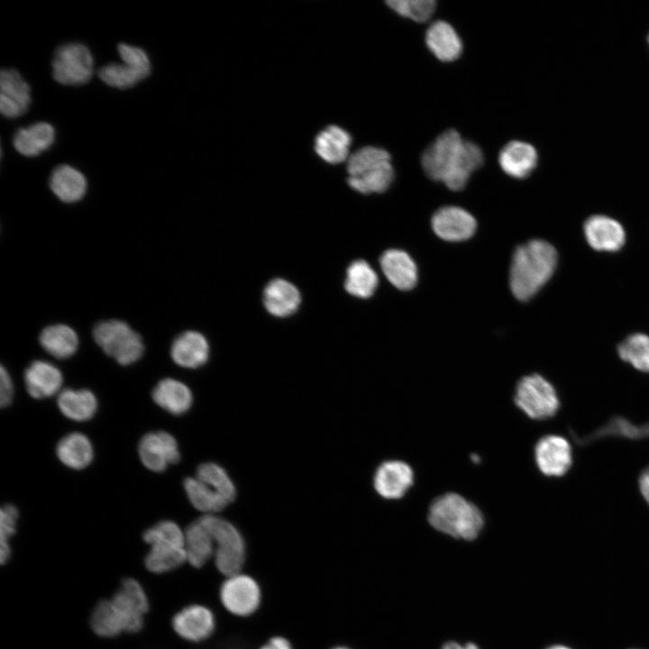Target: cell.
<instances>
[{"instance_id": "38", "label": "cell", "mask_w": 649, "mask_h": 649, "mask_svg": "<svg viewBox=\"0 0 649 649\" xmlns=\"http://www.w3.org/2000/svg\"><path fill=\"white\" fill-rule=\"evenodd\" d=\"M386 3L398 14L418 23L430 19L436 7L434 0H390Z\"/></svg>"}, {"instance_id": "21", "label": "cell", "mask_w": 649, "mask_h": 649, "mask_svg": "<svg viewBox=\"0 0 649 649\" xmlns=\"http://www.w3.org/2000/svg\"><path fill=\"white\" fill-rule=\"evenodd\" d=\"M537 152L533 145L521 141H511L498 154L502 170L515 178H526L537 164Z\"/></svg>"}, {"instance_id": "5", "label": "cell", "mask_w": 649, "mask_h": 649, "mask_svg": "<svg viewBox=\"0 0 649 649\" xmlns=\"http://www.w3.org/2000/svg\"><path fill=\"white\" fill-rule=\"evenodd\" d=\"M348 184L361 194L382 193L394 179L389 153L379 147L365 146L347 160Z\"/></svg>"}, {"instance_id": "31", "label": "cell", "mask_w": 649, "mask_h": 649, "mask_svg": "<svg viewBox=\"0 0 649 649\" xmlns=\"http://www.w3.org/2000/svg\"><path fill=\"white\" fill-rule=\"evenodd\" d=\"M184 489L193 507L206 514L218 512L231 503L217 488L196 477L187 478Z\"/></svg>"}, {"instance_id": "42", "label": "cell", "mask_w": 649, "mask_h": 649, "mask_svg": "<svg viewBox=\"0 0 649 649\" xmlns=\"http://www.w3.org/2000/svg\"><path fill=\"white\" fill-rule=\"evenodd\" d=\"M596 437L599 435L606 434H617L630 438L644 437L649 435V425L642 426H632L627 420L622 418L612 419L606 426H603L599 430V433L594 434Z\"/></svg>"}, {"instance_id": "14", "label": "cell", "mask_w": 649, "mask_h": 649, "mask_svg": "<svg viewBox=\"0 0 649 649\" xmlns=\"http://www.w3.org/2000/svg\"><path fill=\"white\" fill-rule=\"evenodd\" d=\"M415 473L404 461L388 460L381 462L373 476L375 491L385 499H400L413 486Z\"/></svg>"}, {"instance_id": "41", "label": "cell", "mask_w": 649, "mask_h": 649, "mask_svg": "<svg viewBox=\"0 0 649 649\" xmlns=\"http://www.w3.org/2000/svg\"><path fill=\"white\" fill-rule=\"evenodd\" d=\"M123 63L141 73L145 78L151 72V63L146 51L142 48L120 43L117 47Z\"/></svg>"}, {"instance_id": "46", "label": "cell", "mask_w": 649, "mask_h": 649, "mask_svg": "<svg viewBox=\"0 0 649 649\" xmlns=\"http://www.w3.org/2000/svg\"><path fill=\"white\" fill-rule=\"evenodd\" d=\"M441 649H480L475 644L473 643H466L464 644H462L458 642H447L445 643Z\"/></svg>"}, {"instance_id": "11", "label": "cell", "mask_w": 649, "mask_h": 649, "mask_svg": "<svg viewBox=\"0 0 649 649\" xmlns=\"http://www.w3.org/2000/svg\"><path fill=\"white\" fill-rule=\"evenodd\" d=\"M174 631L184 640L201 643L214 635L217 620L213 609L201 604H191L172 618Z\"/></svg>"}, {"instance_id": "9", "label": "cell", "mask_w": 649, "mask_h": 649, "mask_svg": "<svg viewBox=\"0 0 649 649\" xmlns=\"http://www.w3.org/2000/svg\"><path fill=\"white\" fill-rule=\"evenodd\" d=\"M52 77L64 86L87 84L94 74V58L90 50L80 42L59 46L53 55Z\"/></svg>"}, {"instance_id": "49", "label": "cell", "mask_w": 649, "mask_h": 649, "mask_svg": "<svg viewBox=\"0 0 649 649\" xmlns=\"http://www.w3.org/2000/svg\"><path fill=\"white\" fill-rule=\"evenodd\" d=\"M648 42H649V35H648Z\"/></svg>"}, {"instance_id": "34", "label": "cell", "mask_w": 649, "mask_h": 649, "mask_svg": "<svg viewBox=\"0 0 649 649\" xmlns=\"http://www.w3.org/2000/svg\"><path fill=\"white\" fill-rule=\"evenodd\" d=\"M187 561L185 547L174 545H151L145 557L146 568L155 573L172 571Z\"/></svg>"}, {"instance_id": "13", "label": "cell", "mask_w": 649, "mask_h": 649, "mask_svg": "<svg viewBox=\"0 0 649 649\" xmlns=\"http://www.w3.org/2000/svg\"><path fill=\"white\" fill-rule=\"evenodd\" d=\"M538 470L548 477L563 476L572 463L571 447L562 436L547 434L540 438L534 449Z\"/></svg>"}, {"instance_id": "43", "label": "cell", "mask_w": 649, "mask_h": 649, "mask_svg": "<svg viewBox=\"0 0 649 649\" xmlns=\"http://www.w3.org/2000/svg\"><path fill=\"white\" fill-rule=\"evenodd\" d=\"M14 396V385L10 374L7 370L1 366L0 368V405L2 407H7Z\"/></svg>"}, {"instance_id": "18", "label": "cell", "mask_w": 649, "mask_h": 649, "mask_svg": "<svg viewBox=\"0 0 649 649\" xmlns=\"http://www.w3.org/2000/svg\"><path fill=\"white\" fill-rule=\"evenodd\" d=\"M388 280L400 290H410L417 282V267L411 256L398 249L383 252L379 260Z\"/></svg>"}, {"instance_id": "44", "label": "cell", "mask_w": 649, "mask_h": 649, "mask_svg": "<svg viewBox=\"0 0 649 649\" xmlns=\"http://www.w3.org/2000/svg\"><path fill=\"white\" fill-rule=\"evenodd\" d=\"M259 649H294L292 643L282 635L270 637Z\"/></svg>"}, {"instance_id": "1", "label": "cell", "mask_w": 649, "mask_h": 649, "mask_svg": "<svg viewBox=\"0 0 649 649\" xmlns=\"http://www.w3.org/2000/svg\"><path fill=\"white\" fill-rule=\"evenodd\" d=\"M425 174L457 191L465 187L471 175L481 167L483 153L474 142L464 140L454 129L442 133L421 158Z\"/></svg>"}, {"instance_id": "47", "label": "cell", "mask_w": 649, "mask_h": 649, "mask_svg": "<svg viewBox=\"0 0 649 649\" xmlns=\"http://www.w3.org/2000/svg\"><path fill=\"white\" fill-rule=\"evenodd\" d=\"M547 649H571V648L564 646V645L558 644V645H553Z\"/></svg>"}, {"instance_id": "36", "label": "cell", "mask_w": 649, "mask_h": 649, "mask_svg": "<svg viewBox=\"0 0 649 649\" xmlns=\"http://www.w3.org/2000/svg\"><path fill=\"white\" fill-rule=\"evenodd\" d=\"M98 78L107 86L126 89L134 87L145 78L124 63H108L97 70Z\"/></svg>"}, {"instance_id": "23", "label": "cell", "mask_w": 649, "mask_h": 649, "mask_svg": "<svg viewBox=\"0 0 649 649\" xmlns=\"http://www.w3.org/2000/svg\"><path fill=\"white\" fill-rule=\"evenodd\" d=\"M301 297L296 286L288 280L275 279L270 281L263 291V304L272 315L285 317L297 311Z\"/></svg>"}, {"instance_id": "7", "label": "cell", "mask_w": 649, "mask_h": 649, "mask_svg": "<svg viewBox=\"0 0 649 649\" xmlns=\"http://www.w3.org/2000/svg\"><path fill=\"white\" fill-rule=\"evenodd\" d=\"M93 336L105 353L121 365L137 361L144 352L141 335L121 320L98 323L93 329Z\"/></svg>"}, {"instance_id": "2", "label": "cell", "mask_w": 649, "mask_h": 649, "mask_svg": "<svg viewBox=\"0 0 649 649\" xmlns=\"http://www.w3.org/2000/svg\"><path fill=\"white\" fill-rule=\"evenodd\" d=\"M148 609L143 588L134 579L127 578L111 599H104L96 606L91 627L104 637H114L122 632L136 633L142 628Z\"/></svg>"}, {"instance_id": "12", "label": "cell", "mask_w": 649, "mask_h": 649, "mask_svg": "<svg viewBox=\"0 0 649 649\" xmlns=\"http://www.w3.org/2000/svg\"><path fill=\"white\" fill-rule=\"evenodd\" d=\"M138 453L142 463L150 471L161 472L179 461L176 439L164 431L151 432L141 439Z\"/></svg>"}, {"instance_id": "33", "label": "cell", "mask_w": 649, "mask_h": 649, "mask_svg": "<svg viewBox=\"0 0 649 649\" xmlns=\"http://www.w3.org/2000/svg\"><path fill=\"white\" fill-rule=\"evenodd\" d=\"M379 283L371 266L363 260L352 261L346 271L345 290L357 297L368 298L373 295Z\"/></svg>"}, {"instance_id": "37", "label": "cell", "mask_w": 649, "mask_h": 649, "mask_svg": "<svg viewBox=\"0 0 649 649\" xmlns=\"http://www.w3.org/2000/svg\"><path fill=\"white\" fill-rule=\"evenodd\" d=\"M144 541L151 545H174L185 547V533L173 521L163 520L147 529Z\"/></svg>"}, {"instance_id": "25", "label": "cell", "mask_w": 649, "mask_h": 649, "mask_svg": "<svg viewBox=\"0 0 649 649\" xmlns=\"http://www.w3.org/2000/svg\"><path fill=\"white\" fill-rule=\"evenodd\" d=\"M49 185L53 194L65 203L79 201L86 195L87 188L84 174L68 164L54 168L50 176Z\"/></svg>"}, {"instance_id": "48", "label": "cell", "mask_w": 649, "mask_h": 649, "mask_svg": "<svg viewBox=\"0 0 649 649\" xmlns=\"http://www.w3.org/2000/svg\"><path fill=\"white\" fill-rule=\"evenodd\" d=\"M331 649H352V648H350V647H348V646H345V645H337V646H334V647H333V648H331Z\"/></svg>"}, {"instance_id": "20", "label": "cell", "mask_w": 649, "mask_h": 649, "mask_svg": "<svg viewBox=\"0 0 649 649\" xmlns=\"http://www.w3.org/2000/svg\"><path fill=\"white\" fill-rule=\"evenodd\" d=\"M173 361L180 367L196 369L204 365L209 357V344L206 337L196 331H187L173 341L170 347Z\"/></svg>"}, {"instance_id": "10", "label": "cell", "mask_w": 649, "mask_h": 649, "mask_svg": "<svg viewBox=\"0 0 649 649\" xmlns=\"http://www.w3.org/2000/svg\"><path fill=\"white\" fill-rule=\"evenodd\" d=\"M224 608L238 617H248L261 607V588L256 579L245 572L225 577L219 589Z\"/></svg>"}, {"instance_id": "28", "label": "cell", "mask_w": 649, "mask_h": 649, "mask_svg": "<svg viewBox=\"0 0 649 649\" xmlns=\"http://www.w3.org/2000/svg\"><path fill=\"white\" fill-rule=\"evenodd\" d=\"M184 533L187 562L197 569L204 567L214 558L215 545L213 537L198 519L191 523Z\"/></svg>"}, {"instance_id": "16", "label": "cell", "mask_w": 649, "mask_h": 649, "mask_svg": "<svg viewBox=\"0 0 649 649\" xmlns=\"http://www.w3.org/2000/svg\"><path fill=\"white\" fill-rule=\"evenodd\" d=\"M31 87L14 69H4L0 73V111L7 118L24 114L31 104Z\"/></svg>"}, {"instance_id": "15", "label": "cell", "mask_w": 649, "mask_h": 649, "mask_svg": "<svg viewBox=\"0 0 649 649\" xmlns=\"http://www.w3.org/2000/svg\"><path fill=\"white\" fill-rule=\"evenodd\" d=\"M432 228L435 234L447 242H462L475 233V218L465 209L454 206L439 208L432 217Z\"/></svg>"}, {"instance_id": "29", "label": "cell", "mask_w": 649, "mask_h": 649, "mask_svg": "<svg viewBox=\"0 0 649 649\" xmlns=\"http://www.w3.org/2000/svg\"><path fill=\"white\" fill-rule=\"evenodd\" d=\"M56 453L59 460L67 467L81 470L90 464L94 457L90 440L81 433H70L57 444Z\"/></svg>"}, {"instance_id": "4", "label": "cell", "mask_w": 649, "mask_h": 649, "mask_svg": "<svg viewBox=\"0 0 649 649\" xmlns=\"http://www.w3.org/2000/svg\"><path fill=\"white\" fill-rule=\"evenodd\" d=\"M427 521L436 531L465 541L476 539L485 524L478 506L456 492L434 498L427 510Z\"/></svg>"}, {"instance_id": "35", "label": "cell", "mask_w": 649, "mask_h": 649, "mask_svg": "<svg viewBox=\"0 0 649 649\" xmlns=\"http://www.w3.org/2000/svg\"><path fill=\"white\" fill-rule=\"evenodd\" d=\"M620 358L629 362L634 368L649 372V336L644 334H634L624 340L618 346Z\"/></svg>"}, {"instance_id": "39", "label": "cell", "mask_w": 649, "mask_h": 649, "mask_svg": "<svg viewBox=\"0 0 649 649\" xmlns=\"http://www.w3.org/2000/svg\"><path fill=\"white\" fill-rule=\"evenodd\" d=\"M196 478L201 481L215 485L232 502L235 498V487L226 471L218 464L214 462L201 464L197 471Z\"/></svg>"}, {"instance_id": "32", "label": "cell", "mask_w": 649, "mask_h": 649, "mask_svg": "<svg viewBox=\"0 0 649 649\" xmlns=\"http://www.w3.org/2000/svg\"><path fill=\"white\" fill-rule=\"evenodd\" d=\"M41 347L57 359L71 357L78 350V337L69 325L59 324L45 327L39 337Z\"/></svg>"}, {"instance_id": "19", "label": "cell", "mask_w": 649, "mask_h": 649, "mask_svg": "<svg viewBox=\"0 0 649 649\" xmlns=\"http://www.w3.org/2000/svg\"><path fill=\"white\" fill-rule=\"evenodd\" d=\"M589 244L598 251H615L625 242V232L616 220L605 215L590 216L584 224Z\"/></svg>"}, {"instance_id": "17", "label": "cell", "mask_w": 649, "mask_h": 649, "mask_svg": "<svg viewBox=\"0 0 649 649\" xmlns=\"http://www.w3.org/2000/svg\"><path fill=\"white\" fill-rule=\"evenodd\" d=\"M63 377L60 370L45 361H32L24 371V383L28 394L36 399L50 398L61 388Z\"/></svg>"}, {"instance_id": "24", "label": "cell", "mask_w": 649, "mask_h": 649, "mask_svg": "<svg viewBox=\"0 0 649 649\" xmlns=\"http://www.w3.org/2000/svg\"><path fill=\"white\" fill-rule=\"evenodd\" d=\"M55 136V129L50 123L38 122L18 129L13 137V145L20 154L36 157L52 146Z\"/></svg>"}, {"instance_id": "3", "label": "cell", "mask_w": 649, "mask_h": 649, "mask_svg": "<svg viewBox=\"0 0 649 649\" xmlns=\"http://www.w3.org/2000/svg\"><path fill=\"white\" fill-rule=\"evenodd\" d=\"M557 264L554 247L543 240H532L514 251L509 286L518 300L533 297L552 277Z\"/></svg>"}, {"instance_id": "40", "label": "cell", "mask_w": 649, "mask_h": 649, "mask_svg": "<svg viewBox=\"0 0 649 649\" xmlns=\"http://www.w3.org/2000/svg\"><path fill=\"white\" fill-rule=\"evenodd\" d=\"M18 511L14 505L5 504L0 510V560L5 563L11 555L10 538L15 532Z\"/></svg>"}, {"instance_id": "6", "label": "cell", "mask_w": 649, "mask_h": 649, "mask_svg": "<svg viewBox=\"0 0 649 649\" xmlns=\"http://www.w3.org/2000/svg\"><path fill=\"white\" fill-rule=\"evenodd\" d=\"M198 520L215 542L213 559L217 571L224 577L242 572L247 561V548L238 528L228 520L214 514H206Z\"/></svg>"}, {"instance_id": "27", "label": "cell", "mask_w": 649, "mask_h": 649, "mask_svg": "<svg viewBox=\"0 0 649 649\" xmlns=\"http://www.w3.org/2000/svg\"><path fill=\"white\" fill-rule=\"evenodd\" d=\"M351 135L336 125H330L321 131L315 140V151L324 161L339 164L350 157Z\"/></svg>"}, {"instance_id": "30", "label": "cell", "mask_w": 649, "mask_h": 649, "mask_svg": "<svg viewBox=\"0 0 649 649\" xmlns=\"http://www.w3.org/2000/svg\"><path fill=\"white\" fill-rule=\"evenodd\" d=\"M60 412L69 419L84 422L91 419L97 410V399L88 389L66 388L57 399Z\"/></svg>"}, {"instance_id": "8", "label": "cell", "mask_w": 649, "mask_h": 649, "mask_svg": "<svg viewBox=\"0 0 649 649\" xmlns=\"http://www.w3.org/2000/svg\"><path fill=\"white\" fill-rule=\"evenodd\" d=\"M516 407L534 420H545L558 411L560 400L554 387L539 374L522 377L516 385Z\"/></svg>"}, {"instance_id": "45", "label": "cell", "mask_w": 649, "mask_h": 649, "mask_svg": "<svg viewBox=\"0 0 649 649\" xmlns=\"http://www.w3.org/2000/svg\"><path fill=\"white\" fill-rule=\"evenodd\" d=\"M638 484L643 498L649 505V467L643 471Z\"/></svg>"}, {"instance_id": "22", "label": "cell", "mask_w": 649, "mask_h": 649, "mask_svg": "<svg viewBox=\"0 0 649 649\" xmlns=\"http://www.w3.org/2000/svg\"><path fill=\"white\" fill-rule=\"evenodd\" d=\"M425 43L431 52L442 61H452L462 51V40L455 29L447 22L437 20L425 32Z\"/></svg>"}, {"instance_id": "26", "label": "cell", "mask_w": 649, "mask_h": 649, "mask_svg": "<svg viewBox=\"0 0 649 649\" xmlns=\"http://www.w3.org/2000/svg\"><path fill=\"white\" fill-rule=\"evenodd\" d=\"M154 402L165 411L179 416L186 413L193 403L189 388L171 378L160 380L152 390Z\"/></svg>"}]
</instances>
